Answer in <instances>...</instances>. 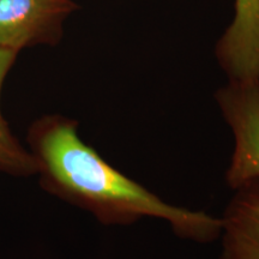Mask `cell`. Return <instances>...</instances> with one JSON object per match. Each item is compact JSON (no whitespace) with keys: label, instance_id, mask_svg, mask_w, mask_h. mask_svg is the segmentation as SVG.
<instances>
[{"label":"cell","instance_id":"1","mask_svg":"<svg viewBox=\"0 0 259 259\" xmlns=\"http://www.w3.org/2000/svg\"><path fill=\"white\" fill-rule=\"evenodd\" d=\"M29 143L42 186L82 208L106 226H130L143 219L167 222L174 234L197 244L219 240L220 218L173 205L108 163L78 135V122L63 115L38 119Z\"/></svg>","mask_w":259,"mask_h":259},{"label":"cell","instance_id":"5","mask_svg":"<svg viewBox=\"0 0 259 259\" xmlns=\"http://www.w3.org/2000/svg\"><path fill=\"white\" fill-rule=\"evenodd\" d=\"M233 191L220 218V259H259V178Z\"/></svg>","mask_w":259,"mask_h":259},{"label":"cell","instance_id":"3","mask_svg":"<svg viewBox=\"0 0 259 259\" xmlns=\"http://www.w3.org/2000/svg\"><path fill=\"white\" fill-rule=\"evenodd\" d=\"M76 9L73 0H0V48L56 44Z\"/></svg>","mask_w":259,"mask_h":259},{"label":"cell","instance_id":"2","mask_svg":"<svg viewBox=\"0 0 259 259\" xmlns=\"http://www.w3.org/2000/svg\"><path fill=\"white\" fill-rule=\"evenodd\" d=\"M215 100L234 141L226 183L235 190L259 178V80H228Z\"/></svg>","mask_w":259,"mask_h":259},{"label":"cell","instance_id":"6","mask_svg":"<svg viewBox=\"0 0 259 259\" xmlns=\"http://www.w3.org/2000/svg\"><path fill=\"white\" fill-rule=\"evenodd\" d=\"M17 52L0 48V93L4 79L11 69ZM0 170L12 176H31L37 173L34 155L22 147L10 131L0 111Z\"/></svg>","mask_w":259,"mask_h":259},{"label":"cell","instance_id":"4","mask_svg":"<svg viewBox=\"0 0 259 259\" xmlns=\"http://www.w3.org/2000/svg\"><path fill=\"white\" fill-rule=\"evenodd\" d=\"M215 56L228 80H259V0H235Z\"/></svg>","mask_w":259,"mask_h":259}]
</instances>
